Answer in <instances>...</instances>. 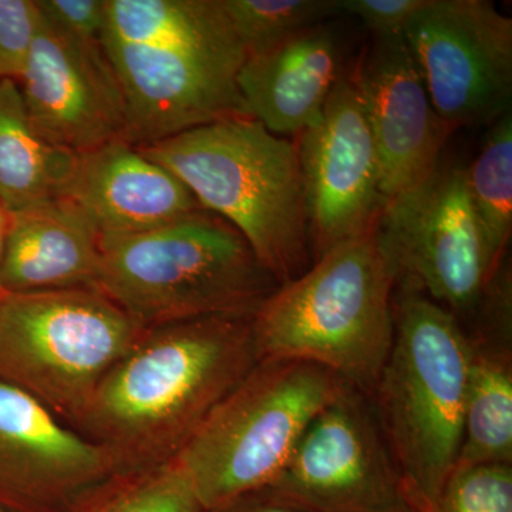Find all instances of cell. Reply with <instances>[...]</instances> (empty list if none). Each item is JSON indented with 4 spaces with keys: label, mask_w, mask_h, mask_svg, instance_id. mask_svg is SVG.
<instances>
[{
    "label": "cell",
    "mask_w": 512,
    "mask_h": 512,
    "mask_svg": "<svg viewBox=\"0 0 512 512\" xmlns=\"http://www.w3.org/2000/svg\"><path fill=\"white\" fill-rule=\"evenodd\" d=\"M101 49L123 93L124 141L133 146L251 117L237 82L247 52L221 0H107Z\"/></svg>",
    "instance_id": "obj_2"
},
{
    "label": "cell",
    "mask_w": 512,
    "mask_h": 512,
    "mask_svg": "<svg viewBox=\"0 0 512 512\" xmlns=\"http://www.w3.org/2000/svg\"><path fill=\"white\" fill-rule=\"evenodd\" d=\"M396 282L376 228L336 245L252 316L259 360H308L372 396L393 346Z\"/></svg>",
    "instance_id": "obj_5"
},
{
    "label": "cell",
    "mask_w": 512,
    "mask_h": 512,
    "mask_svg": "<svg viewBox=\"0 0 512 512\" xmlns=\"http://www.w3.org/2000/svg\"><path fill=\"white\" fill-rule=\"evenodd\" d=\"M247 55L342 15L339 0H221Z\"/></svg>",
    "instance_id": "obj_23"
},
{
    "label": "cell",
    "mask_w": 512,
    "mask_h": 512,
    "mask_svg": "<svg viewBox=\"0 0 512 512\" xmlns=\"http://www.w3.org/2000/svg\"><path fill=\"white\" fill-rule=\"evenodd\" d=\"M113 474L103 448L0 380V493L29 512H69Z\"/></svg>",
    "instance_id": "obj_15"
},
{
    "label": "cell",
    "mask_w": 512,
    "mask_h": 512,
    "mask_svg": "<svg viewBox=\"0 0 512 512\" xmlns=\"http://www.w3.org/2000/svg\"><path fill=\"white\" fill-rule=\"evenodd\" d=\"M144 328L96 288L6 293L0 380L72 427Z\"/></svg>",
    "instance_id": "obj_8"
},
{
    "label": "cell",
    "mask_w": 512,
    "mask_h": 512,
    "mask_svg": "<svg viewBox=\"0 0 512 512\" xmlns=\"http://www.w3.org/2000/svg\"><path fill=\"white\" fill-rule=\"evenodd\" d=\"M394 339L370 400L410 500L433 511L457 467L470 339L460 320L399 282Z\"/></svg>",
    "instance_id": "obj_4"
},
{
    "label": "cell",
    "mask_w": 512,
    "mask_h": 512,
    "mask_svg": "<svg viewBox=\"0 0 512 512\" xmlns=\"http://www.w3.org/2000/svg\"><path fill=\"white\" fill-rule=\"evenodd\" d=\"M278 286L237 229L204 208L143 234L101 238L96 289L144 329L252 318Z\"/></svg>",
    "instance_id": "obj_6"
},
{
    "label": "cell",
    "mask_w": 512,
    "mask_h": 512,
    "mask_svg": "<svg viewBox=\"0 0 512 512\" xmlns=\"http://www.w3.org/2000/svg\"><path fill=\"white\" fill-rule=\"evenodd\" d=\"M101 235L67 198L43 202L10 215L0 259V286L6 293L96 288Z\"/></svg>",
    "instance_id": "obj_18"
},
{
    "label": "cell",
    "mask_w": 512,
    "mask_h": 512,
    "mask_svg": "<svg viewBox=\"0 0 512 512\" xmlns=\"http://www.w3.org/2000/svg\"><path fill=\"white\" fill-rule=\"evenodd\" d=\"M137 148L171 171L201 208L237 229L276 284L311 268L295 141L275 136L252 117H237Z\"/></svg>",
    "instance_id": "obj_3"
},
{
    "label": "cell",
    "mask_w": 512,
    "mask_h": 512,
    "mask_svg": "<svg viewBox=\"0 0 512 512\" xmlns=\"http://www.w3.org/2000/svg\"><path fill=\"white\" fill-rule=\"evenodd\" d=\"M77 154L53 146L30 123L18 83L0 80V204L10 215L63 198Z\"/></svg>",
    "instance_id": "obj_19"
},
{
    "label": "cell",
    "mask_w": 512,
    "mask_h": 512,
    "mask_svg": "<svg viewBox=\"0 0 512 512\" xmlns=\"http://www.w3.org/2000/svg\"><path fill=\"white\" fill-rule=\"evenodd\" d=\"M10 227V214L0 204V259H2L3 249H5L6 238Z\"/></svg>",
    "instance_id": "obj_29"
},
{
    "label": "cell",
    "mask_w": 512,
    "mask_h": 512,
    "mask_svg": "<svg viewBox=\"0 0 512 512\" xmlns=\"http://www.w3.org/2000/svg\"><path fill=\"white\" fill-rule=\"evenodd\" d=\"M467 183L494 269L507 258L512 231V110L490 124Z\"/></svg>",
    "instance_id": "obj_21"
},
{
    "label": "cell",
    "mask_w": 512,
    "mask_h": 512,
    "mask_svg": "<svg viewBox=\"0 0 512 512\" xmlns=\"http://www.w3.org/2000/svg\"><path fill=\"white\" fill-rule=\"evenodd\" d=\"M427 0H339L342 13L356 16L375 37L404 35Z\"/></svg>",
    "instance_id": "obj_27"
},
{
    "label": "cell",
    "mask_w": 512,
    "mask_h": 512,
    "mask_svg": "<svg viewBox=\"0 0 512 512\" xmlns=\"http://www.w3.org/2000/svg\"><path fill=\"white\" fill-rule=\"evenodd\" d=\"M63 198L87 215L101 238L143 234L201 208L171 171L124 140L77 154Z\"/></svg>",
    "instance_id": "obj_16"
},
{
    "label": "cell",
    "mask_w": 512,
    "mask_h": 512,
    "mask_svg": "<svg viewBox=\"0 0 512 512\" xmlns=\"http://www.w3.org/2000/svg\"><path fill=\"white\" fill-rule=\"evenodd\" d=\"M403 512H423V511L417 510V508H410V510H406Z\"/></svg>",
    "instance_id": "obj_31"
},
{
    "label": "cell",
    "mask_w": 512,
    "mask_h": 512,
    "mask_svg": "<svg viewBox=\"0 0 512 512\" xmlns=\"http://www.w3.org/2000/svg\"><path fill=\"white\" fill-rule=\"evenodd\" d=\"M258 362L247 316L144 329L72 429L106 451L116 474L163 466Z\"/></svg>",
    "instance_id": "obj_1"
},
{
    "label": "cell",
    "mask_w": 512,
    "mask_h": 512,
    "mask_svg": "<svg viewBox=\"0 0 512 512\" xmlns=\"http://www.w3.org/2000/svg\"><path fill=\"white\" fill-rule=\"evenodd\" d=\"M431 512H512V464L456 468Z\"/></svg>",
    "instance_id": "obj_24"
},
{
    "label": "cell",
    "mask_w": 512,
    "mask_h": 512,
    "mask_svg": "<svg viewBox=\"0 0 512 512\" xmlns=\"http://www.w3.org/2000/svg\"><path fill=\"white\" fill-rule=\"evenodd\" d=\"M5 295H6V292L3 291L2 286H0V302H2L3 296H5Z\"/></svg>",
    "instance_id": "obj_30"
},
{
    "label": "cell",
    "mask_w": 512,
    "mask_h": 512,
    "mask_svg": "<svg viewBox=\"0 0 512 512\" xmlns=\"http://www.w3.org/2000/svg\"><path fill=\"white\" fill-rule=\"evenodd\" d=\"M40 9L33 0H0V80L18 83L39 32Z\"/></svg>",
    "instance_id": "obj_25"
},
{
    "label": "cell",
    "mask_w": 512,
    "mask_h": 512,
    "mask_svg": "<svg viewBox=\"0 0 512 512\" xmlns=\"http://www.w3.org/2000/svg\"><path fill=\"white\" fill-rule=\"evenodd\" d=\"M345 70L338 33L322 23L247 55L238 89L252 119L295 140L322 116Z\"/></svg>",
    "instance_id": "obj_17"
},
{
    "label": "cell",
    "mask_w": 512,
    "mask_h": 512,
    "mask_svg": "<svg viewBox=\"0 0 512 512\" xmlns=\"http://www.w3.org/2000/svg\"><path fill=\"white\" fill-rule=\"evenodd\" d=\"M349 384L299 359H262L174 458L207 512L268 487Z\"/></svg>",
    "instance_id": "obj_7"
},
{
    "label": "cell",
    "mask_w": 512,
    "mask_h": 512,
    "mask_svg": "<svg viewBox=\"0 0 512 512\" xmlns=\"http://www.w3.org/2000/svg\"><path fill=\"white\" fill-rule=\"evenodd\" d=\"M69 512H207L175 461L113 474L83 495Z\"/></svg>",
    "instance_id": "obj_22"
},
{
    "label": "cell",
    "mask_w": 512,
    "mask_h": 512,
    "mask_svg": "<svg viewBox=\"0 0 512 512\" xmlns=\"http://www.w3.org/2000/svg\"><path fill=\"white\" fill-rule=\"evenodd\" d=\"M431 103L451 130L511 110L512 20L488 0H427L404 32Z\"/></svg>",
    "instance_id": "obj_11"
},
{
    "label": "cell",
    "mask_w": 512,
    "mask_h": 512,
    "mask_svg": "<svg viewBox=\"0 0 512 512\" xmlns=\"http://www.w3.org/2000/svg\"><path fill=\"white\" fill-rule=\"evenodd\" d=\"M490 464H512L511 348L470 339L463 439L456 468Z\"/></svg>",
    "instance_id": "obj_20"
},
{
    "label": "cell",
    "mask_w": 512,
    "mask_h": 512,
    "mask_svg": "<svg viewBox=\"0 0 512 512\" xmlns=\"http://www.w3.org/2000/svg\"><path fill=\"white\" fill-rule=\"evenodd\" d=\"M305 184L312 264L376 228L386 207L372 130L345 70L319 120L295 138Z\"/></svg>",
    "instance_id": "obj_12"
},
{
    "label": "cell",
    "mask_w": 512,
    "mask_h": 512,
    "mask_svg": "<svg viewBox=\"0 0 512 512\" xmlns=\"http://www.w3.org/2000/svg\"><path fill=\"white\" fill-rule=\"evenodd\" d=\"M377 241L406 282L457 316H473L494 274L468 191L466 165L440 160L419 184L387 201Z\"/></svg>",
    "instance_id": "obj_9"
},
{
    "label": "cell",
    "mask_w": 512,
    "mask_h": 512,
    "mask_svg": "<svg viewBox=\"0 0 512 512\" xmlns=\"http://www.w3.org/2000/svg\"><path fill=\"white\" fill-rule=\"evenodd\" d=\"M0 512H9V511H6L5 508H3L2 505H0Z\"/></svg>",
    "instance_id": "obj_32"
},
{
    "label": "cell",
    "mask_w": 512,
    "mask_h": 512,
    "mask_svg": "<svg viewBox=\"0 0 512 512\" xmlns=\"http://www.w3.org/2000/svg\"><path fill=\"white\" fill-rule=\"evenodd\" d=\"M40 12L53 26L82 42L101 43L107 0H39Z\"/></svg>",
    "instance_id": "obj_26"
},
{
    "label": "cell",
    "mask_w": 512,
    "mask_h": 512,
    "mask_svg": "<svg viewBox=\"0 0 512 512\" xmlns=\"http://www.w3.org/2000/svg\"><path fill=\"white\" fill-rule=\"evenodd\" d=\"M350 72L375 140L380 187L389 201L436 168L453 130L434 110L404 35L373 36Z\"/></svg>",
    "instance_id": "obj_14"
},
{
    "label": "cell",
    "mask_w": 512,
    "mask_h": 512,
    "mask_svg": "<svg viewBox=\"0 0 512 512\" xmlns=\"http://www.w3.org/2000/svg\"><path fill=\"white\" fill-rule=\"evenodd\" d=\"M210 512H309L305 508L298 507V505L288 503V501L281 500L275 497L274 494L262 490L255 491V493L244 495L238 500L232 501L218 510Z\"/></svg>",
    "instance_id": "obj_28"
},
{
    "label": "cell",
    "mask_w": 512,
    "mask_h": 512,
    "mask_svg": "<svg viewBox=\"0 0 512 512\" xmlns=\"http://www.w3.org/2000/svg\"><path fill=\"white\" fill-rule=\"evenodd\" d=\"M18 86L30 123L53 146L80 154L126 136V104L101 43L74 39L43 15Z\"/></svg>",
    "instance_id": "obj_13"
},
{
    "label": "cell",
    "mask_w": 512,
    "mask_h": 512,
    "mask_svg": "<svg viewBox=\"0 0 512 512\" xmlns=\"http://www.w3.org/2000/svg\"><path fill=\"white\" fill-rule=\"evenodd\" d=\"M266 491L309 512H403L414 507L372 400L348 386L303 433Z\"/></svg>",
    "instance_id": "obj_10"
}]
</instances>
